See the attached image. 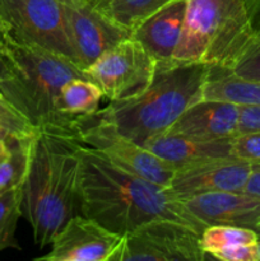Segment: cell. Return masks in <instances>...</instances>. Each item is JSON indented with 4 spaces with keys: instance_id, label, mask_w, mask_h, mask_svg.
Here are the masks:
<instances>
[{
    "instance_id": "obj_28",
    "label": "cell",
    "mask_w": 260,
    "mask_h": 261,
    "mask_svg": "<svg viewBox=\"0 0 260 261\" xmlns=\"http://www.w3.org/2000/svg\"><path fill=\"white\" fill-rule=\"evenodd\" d=\"M245 193L260 198V168H252V172L244 189Z\"/></svg>"
},
{
    "instance_id": "obj_1",
    "label": "cell",
    "mask_w": 260,
    "mask_h": 261,
    "mask_svg": "<svg viewBox=\"0 0 260 261\" xmlns=\"http://www.w3.org/2000/svg\"><path fill=\"white\" fill-rule=\"evenodd\" d=\"M78 155L81 214L110 231L125 234L158 218L178 222L199 233L205 228L168 188L119 168L82 142Z\"/></svg>"
},
{
    "instance_id": "obj_3",
    "label": "cell",
    "mask_w": 260,
    "mask_h": 261,
    "mask_svg": "<svg viewBox=\"0 0 260 261\" xmlns=\"http://www.w3.org/2000/svg\"><path fill=\"white\" fill-rule=\"evenodd\" d=\"M73 78H86L83 69L65 56L24 45L2 33L0 93L31 121L36 129L74 132L76 116L61 114L58 97Z\"/></svg>"
},
{
    "instance_id": "obj_8",
    "label": "cell",
    "mask_w": 260,
    "mask_h": 261,
    "mask_svg": "<svg viewBox=\"0 0 260 261\" xmlns=\"http://www.w3.org/2000/svg\"><path fill=\"white\" fill-rule=\"evenodd\" d=\"M200 233L167 218L147 222L122 234L110 261H201Z\"/></svg>"
},
{
    "instance_id": "obj_17",
    "label": "cell",
    "mask_w": 260,
    "mask_h": 261,
    "mask_svg": "<svg viewBox=\"0 0 260 261\" xmlns=\"http://www.w3.org/2000/svg\"><path fill=\"white\" fill-rule=\"evenodd\" d=\"M203 98L231 102L239 106H260V81L241 78L211 66L203 87Z\"/></svg>"
},
{
    "instance_id": "obj_16",
    "label": "cell",
    "mask_w": 260,
    "mask_h": 261,
    "mask_svg": "<svg viewBox=\"0 0 260 261\" xmlns=\"http://www.w3.org/2000/svg\"><path fill=\"white\" fill-rule=\"evenodd\" d=\"M231 139L196 140L165 132L148 139L143 145L171 166L178 168L199 161L232 157Z\"/></svg>"
},
{
    "instance_id": "obj_26",
    "label": "cell",
    "mask_w": 260,
    "mask_h": 261,
    "mask_svg": "<svg viewBox=\"0 0 260 261\" xmlns=\"http://www.w3.org/2000/svg\"><path fill=\"white\" fill-rule=\"evenodd\" d=\"M211 256L222 261H260L259 244L233 245L214 252Z\"/></svg>"
},
{
    "instance_id": "obj_6",
    "label": "cell",
    "mask_w": 260,
    "mask_h": 261,
    "mask_svg": "<svg viewBox=\"0 0 260 261\" xmlns=\"http://www.w3.org/2000/svg\"><path fill=\"white\" fill-rule=\"evenodd\" d=\"M0 25L7 37L46 48L74 63L63 0H0Z\"/></svg>"
},
{
    "instance_id": "obj_21",
    "label": "cell",
    "mask_w": 260,
    "mask_h": 261,
    "mask_svg": "<svg viewBox=\"0 0 260 261\" xmlns=\"http://www.w3.org/2000/svg\"><path fill=\"white\" fill-rule=\"evenodd\" d=\"M32 139L33 135L23 139L8 138L9 152L0 161V194L24 184L30 166Z\"/></svg>"
},
{
    "instance_id": "obj_14",
    "label": "cell",
    "mask_w": 260,
    "mask_h": 261,
    "mask_svg": "<svg viewBox=\"0 0 260 261\" xmlns=\"http://www.w3.org/2000/svg\"><path fill=\"white\" fill-rule=\"evenodd\" d=\"M240 106L201 98L181 114L167 133L196 140L231 139L237 135Z\"/></svg>"
},
{
    "instance_id": "obj_23",
    "label": "cell",
    "mask_w": 260,
    "mask_h": 261,
    "mask_svg": "<svg viewBox=\"0 0 260 261\" xmlns=\"http://www.w3.org/2000/svg\"><path fill=\"white\" fill-rule=\"evenodd\" d=\"M23 185L0 194V252L7 249H19L15 231L22 214Z\"/></svg>"
},
{
    "instance_id": "obj_4",
    "label": "cell",
    "mask_w": 260,
    "mask_h": 261,
    "mask_svg": "<svg viewBox=\"0 0 260 261\" xmlns=\"http://www.w3.org/2000/svg\"><path fill=\"white\" fill-rule=\"evenodd\" d=\"M211 71L205 64L157 65L153 81L137 96L110 102L92 114L139 144L167 132L191 105L203 98V87Z\"/></svg>"
},
{
    "instance_id": "obj_12",
    "label": "cell",
    "mask_w": 260,
    "mask_h": 261,
    "mask_svg": "<svg viewBox=\"0 0 260 261\" xmlns=\"http://www.w3.org/2000/svg\"><path fill=\"white\" fill-rule=\"evenodd\" d=\"M122 234L83 214L71 217L54 236L51 250L36 261H110Z\"/></svg>"
},
{
    "instance_id": "obj_13",
    "label": "cell",
    "mask_w": 260,
    "mask_h": 261,
    "mask_svg": "<svg viewBox=\"0 0 260 261\" xmlns=\"http://www.w3.org/2000/svg\"><path fill=\"white\" fill-rule=\"evenodd\" d=\"M204 227L212 224L244 227L260 233V198L245 191H221L183 201Z\"/></svg>"
},
{
    "instance_id": "obj_33",
    "label": "cell",
    "mask_w": 260,
    "mask_h": 261,
    "mask_svg": "<svg viewBox=\"0 0 260 261\" xmlns=\"http://www.w3.org/2000/svg\"><path fill=\"white\" fill-rule=\"evenodd\" d=\"M245 2H246V3H251V2H254V0H245Z\"/></svg>"
},
{
    "instance_id": "obj_18",
    "label": "cell",
    "mask_w": 260,
    "mask_h": 261,
    "mask_svg": "<svg viewBox=\"0 0 260 261\" xmlns=\"http://www.w3.org/2000/svg\"><path fill=\"white\" fill-rule=\"evenodd\" d=\"M246 4L250 15L249 32L221 69L241 78L260 81V0Z\"/></svg>"
},
{
    "instance_id": "obj_7",
    "label": "cell",
    "mask_w": 260,
    "mask_h": 261,
    "mask_svg": "<svg viewBox=\"0 0 260 261\" xmlns=\"http://www.w3.org/2000/svg\"><path fill=\"white\" fill-rule=\"evenodd\" d=\"M74 132L84 145L112 165L157 185L170 186L176 168L144 145L117 132L112 125L84 115L75 117Z\"/></svg>"
},
{
    "instance_id": "obj_5",
    "label": "cell",
    "mask_w": 260,
    "mask_h": 261,
    "mask_svg": "<svg viewBox=\"0 0 260 261\" xmlns=\"http://www.w3.org/2000/svg\"><path fill=\"white\" fill-rule=\"evenodd\" d=\"M185 19L175 64L222 68L246 37L250 27L245 0H185Z\"/></svg>"
},
{
    "instance_id": "obj_24",
    "label": "cell",
    "mask_w": 260,
    "mask_h": 261,
    "mask_svg": "<svg viewBox=\"0 0 260 261\" xmlns=\"http://www.w3.org/2000/svg\"><path fill=\"white\" fill-rule=\"evenodd\" d=\"M37 132L30 120L0 93V133L7 138H30Z\"/></svg>"
},
{
    "instance_id": "obj_22",
    "label": "cell",
    "mask_w": 260,
    "mask_h": 261,
    "mask_svg": "<svg viewBox=\"0 0 260 261\" xmlns=\"http://www.w3.org/2000/svg\"><path fill=\"white\" fill-rule=\"evenodd\" d=\"M257 239L259 234L254 229L226 224H212L203 229L199 237V245L206 255H212L233 245L257 242Z\"/></svg>"
},
{
    "instance_id": "obj_10",
    "label": "cell",
    "mask_w": 260,
    "mask_h": 261,
    "mask_svg": "<svg viewBox=\"0 0 260 261\" xmlns=\"http://www.w3.org/2000/svg\"><path fill=\"white\" fill-rule=\"evenodd\" d=\"M63 5L74 63L83 70L132 35L105 17L89 0H63Z\"/></svg>"
},
{
    "instance_id": "obj_2",
    "label": "cell",
    "mask_w": 260,
    "mask_h": 261,
    "mask_svg": "<svg viewBox=\"0 0 260 261\" xmlns=\"http://www.w3.org/2000/svg\"><path fill=\"white\" fill-rule=\"evenodd\" d=\"M79 143L75 134L58 130L37 129L33 135L22 214L40 249L51 244L71 217L81 214Z\"/></svg>"
},
{
    "instance_id": "obj_29",
    "label": "cell",
    "mask_w": 260,
    "mask_h": 261,
    "mask_svg": "<svg viewBox=\"0 0 260 261\" xmlns=\"http://www.w3.org/2000/svg\"><path fill=\"white\" fill-rule=\"evenodd\" d=\"M8 152H9V142H8V138L0 133V161L8 154Z\"/></svg>"
},
{
    "instance_id": "obj_32",
    "label": "cell",
    "mask_w": 260,
    "mask_h": 261,
    "mask_svg": "<svg viewBox=\"0 0 260 261\" xmlns=\"http://www.w3.org/2000/svg\"><path fill=\"white\" fill-rule=\"evenodd\" d=\"M0 41H2V25H0Z\"/></svg>"
},
{
    "instance_id": "obj_9",
    "label": "cell",
    "mask_w": 260,
    "mask_h": 261,
    "mask_svg": "<svg viewBox=\"0 0 260 261\" xmlns=\"http://www.w3.org/2000/svg\"><path fill=\"white\" fill-rule=\"evenodd\" d=\"M155 70L157 61L130 36L84 69V75L96 83L103 96L112 102L130 98L144 91L152 83Z\"/></svg>"
},
{
    "instance_id": "obj_30",
    "label": "cell",
    "mask_w": 260,
    "mask_h": 261,
    "mask_svg": "<svg viewBox=\"0 0 260 261\" xmlns=\"http://www.w3.org/2000/svg\"><path fill=\"white\" fill-rule=\"evenodd\" d=\"M252 168H260V163H256V165H252Z\"/></svg>"
},
{
    "instance_id": "obj_25",
    "label": "cell",
    "mask_w": 260,
    "mask_h": 261,
    "mask_svg": "<svg viewBox=\"0 0 260 261\" xmlns=\"http://www.w3.org/2000/svg\"><path fill=\"white\" fill-rule=\"evenodd\" d=\"M232 157L251 165L260 163V132L239 134L231 139Z\"/></svg>"
},
{
    "instance_id": "obj_27",
    "label": "cell",
    "mask_w": 260,
    "mask_h": 261,
    "mask_svg": "<svg viewBox=\"0 0 260 261\" xmlns=\"http://www.w3.org/2000/svg\"><path fill=\"white\" fill-rule=\"evenodd\" d=\"M260 132V106H240L237 135Z\"/></svg>"
},
{
    "instance_id": "obj_19",
    "label": "cell",
    "mask_w": 260,
    "mask_h": 261,
    "mask_svg": "<svg viewBox=\"0 0 260 261\" xmlns=\"http://www.w3.org/2000/svg\"><path fill=\"white\" fill-rule=\"evenodd\" d=\"M111 22L133 31L171 0H89Z\"/></svg>"
},
{
    "instance_id": "obj_11",
    "label": "cell",
    "mask_w": 260,
    "mask_h": 261,
    "mask_svg": "<svg viewBox=\"0 0 260 261\" xmlns=\"http://www.w3.org/2000/svg\"><path fill=\"white\" fill-rule=\"evenodd\" d=\"M252 165L235 157L212 158L176 168L168 190L178 200L221 191H244Z\"/></svg>"
},
{
    "instance_id": "obj_15",
    "label": "cell",
    "mask_w": 260,
    "mask_h": 261,
    "mask_svg": "<svg viewBox=\"0 0 260 261\" xmlns=\"http://www.w3.org/2000/svg\"><path fill=\"white\" fill-rule=\"evenodd\" d=\"M185 9V0H171L143 20L130 35L157 61V65L173 64V54L183 32Z\"/></svg>"
},
{
    "instance_id": "obj_20",
    "label": "cell",
    "mask_w": 260,
    "mask_h": 261,
    "mask_svg": "<svg viewBox=\"0 0 260 261\" xmlns=\"http://www.w3.org/2000/svg\"><path fill=\"white\" fill-rule=\"evenodd\" d=\"M103 93L101 88L87 78H73L61 87L58 110L64 115L84 116L98 111Z\"/></svg>"
},
{
    "instance_id": "obj_31",
    "label": "cell",
    "mask_w": 260,
    "mask_h": 261,
    "mask_svg": "<svg viewBox=\"0 0 260 261\" xmlns=\"http://www.w3.org/2000/svg\"><path fill=\"white\" fill-rule=\"evenodd\" d=\"M259 234V239H257V244H259V249H260V233H257Z\"/></svg>"
}]
</instances>
